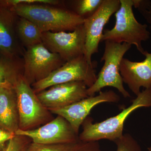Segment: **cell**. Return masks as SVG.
<instances>
[{
	"mask_svg": "<svg viewBox=\"0 0 151 151\" xmlns=\"http://www.w3.org/2000/svg\"><path fill=\"white\" fill-rule=\"evenodd\" d=\"M60 3V1L56 0H4L0 1V6L10 9L19 4H43L55 6Z\"/></svg>",
	"mask_w": 151,
	"mask_h": 151,
	"instance_id": "cell-22",
	"label": "cell"
},
{
	"mask_svg": "<svg viewBox=\"0 0 151 151\" xmlns=\"http://www.w3.org/2000/svg\"><path fill=\"white\" fill-rule=\"evenodd\" d=\"M96 66L95 63L89 64L84 55L79 56L65 63L46 78L31 86L36 94L54 85L73 81L84 82L89 88L97 80Z\"/></svg>",
	"mask_w": 151,
	"mask_h": 151,
	"instance_id": "cell-6",
	"label": "cell"
},
{
	"mask_svg": "<svg viewBox=\"0 0 151 151\" xmlns=\"http://www.w3.org/2000/svg\"><path fill=\"white\" fill-rule=\"evenodd\" d=\"M120 8L115 13L116 24L111 29L104 30L101 42L108 40L116 43H127L136 46L144 54L142 42L150 38L147 25L142 24L135 18L133 11V0H120Z\"/></svg>",
	"mask_w": 151,
	"mask_h": 151,
	"instance_id": "cell-3",
	"label": "cell"
},
{
	"mask_svg": "<svg viewBox=\"0 0 151 151\" xmlns=\"http://www.w3.org/2000/svg\"><path fill=\"white\" fill-rule=\"evenodd\" d=\"M120 7V0H103L97 12L84 19L83 25L86 38L84 55L89 64L93 63L92 55L98 52L99 43L101 42L105 24Z\"/></svg>",
	"mask_w": 151,
	"mask_h": 151,
	"instance_id": "cell-9",
	"label": "cell"
},
{
	"mask_svg": "<svg viewBox=\"0 0 151 151\" xmlns=\"http://www.w3.org/2000/svg\"><path fill=\"white\" fill-rule=\"evenodd\" d=\"M145 58L141 62H134L123 58L120 66V73L123 82L136 95L143 87L151 88V53L145 51Z\"/></svg>",
	"mask_w": 151,
	"mask_h": 151,
	"instance_id": "cell-13",
	"label": "cell"
},
{
	"mask_svg": "<svg viewBox=\"0 0 151 151\" xmlns=\"http://www.w3.org/2000/svg\"><path fill=\"white\" fill-rule=\"evenodd\" d=\"M0 129L14 134L19 129L17 95L14 88L0 89Z\"/></svg>",
	"mask_w": 151,
	"mask_h": 151,
	"instance_id": "cell-15",
	"label": "cell"
},
{
	"mask_svg": "<svg viewBox=\"0 0 151 151\" xmlns=\"http://www.w3.org/2000/svg\"><path fill=\"white\" fill-rule=\"evenodd\" d=\"M85 38V29L82 24L70 32H42V43L66 62L84 55Z\"/></svg>",
	"mask_w": 151,
	"mask_h": 151,
	"instance_id": "cell-8",
	"label": "cell"
},
{
	"mask_svg": "<svg viewBox=\"0 0 151 151\" xmlns=\"http://www.w3.org/2000/svg\"><path fill=\"white\" fill-rule=\"evenodd\" d=\"M142 107H151V88L141 92L129 107L116 116L96 123H93L92 118L87 117L82 123L83 131L79 135V140L84 142L101 139L115 142L124 134L126 119L132 112Z\"/></svg>",
	"mask_w": 151,
	"mask_h": 151,
	"instance_id": "cell-2",
	"label": "cell"
},
{
	"mask_svg": "<svg viewBox=\"0 0 151 151\" xmlns=\"http://www.w3.org/2000/svg\"><path fill=\"white\" fill-rule=\"evenodd\" d=\"M30 139L25 136L15 135L9 141L4 151H26Z\"/></svg>",
	"mask_w": 151,
	"mask_h": 151,
	"instance_id": "cell-21",
	"label": "cell"
},
{
	"mask_svg": "<svg viewBox=\"0 0 151 151\" xmlns=\"http://www.w3.org/2000/svg\"><path fill=\"white\" fill-rule=\"evenodd\" d=\"M133 2L134 7L150 24L151 29V0H133Z\"/></svg>",
	"mask_w": 151,
	"mask_h": 151,
	"instance_id": "cell-23",
	"label": "cell"
},
{
	"mask_svg": "<svg viewBox=\"0 0 151 151\" xmlns=\"http://www.w3.org/2000/svg\"><path fill=\"white\" fill-rule=\"evenodd\" d=\"M17 35L24 48L42 43V33L34 23L28 19L19 17L16 25Z\"/></svg>",
	"mask_w": 151,
	"mask_h": 151,
	"instance_id": "cell-17",
	"label": "cell"
},
{
	"mask_svg": "<svg viewBox=\"0 0 151 151\" xmlns=\"http://www.w3.org/2000/svg\"><path fill=\"white\" fill-rule=\"evenodd\" d=\"M84 82L73 81L57 84L37 94L39 100L49 111L65 107L89 97Z\"/></svg>",
	"mask_w": 151,
	"mask_h": 151,
	"instance_id": "cell-12",
	"label": "cell"
},
{
	"mask_svg": "<svg viewBox=\"0 0 151 151\" xmlns=\"http://www.w3.org/2000/svg\"><path fill=\"white\" fill-rule=\"evenodd\" d=\"M10 9L18 16L32 22L42 32L73 31L84 22L71 10L50 5L19 4Z\"/></svg>",
	"mask_w": 151,
	"mask_h": 151,
	"instance_id": "cell-1",
	"label": "cell"
},
{
	"mask_svg": "<svg viewBox=\"0 0 151 151\" xmlns=\"http://www.w3.org/2000/svg\"><path fill=\"white\" fill-rule=\"evenodd\" d=\"M148 150L149 151H151V147H149L148 148Z\"/></svg>",
	"mask_w": 151,
	"mask_h": 151,
	"instance_id": "cell-26",
	"label": "cell"
},
{
	"mask_svg": "<svg viewBox=\"0 0 151 151\" xmlns=\"http://www.w3.org/2000/svg\"><path fill=\"white\" fill-rule=\"evenodd\" d=\"M15 135L27 137L32 142L38 144H65L79 140L78 134L76 133L70 124L59 116L42 127L34 129H19Z\"/></svg>",
	"mask_w": 151,
	"mask_h": 151,
	"instance_id": "cell-10",
	"label": "cell"
},
{
	"mask_svg": "<svg viewBox=\"0 0 151 151\" xmlns=\"http://www.w3.org/2000/svg\"><path fill=\"white\" fill-rule=\"evenodd\" d=\"M75 151H102L98 141L85 142L82 147Z\"/></svg>",
	"mask_w": 151,
	"mask_h": 151,
	"instance_id": "cell-25",
	"label": "cell"
},
{
	"mask_svg": "<svg viewBox=\"0 0 151 151\" xmlns=\"http://www.w3.org/2000/svg\"><path fill=\"white\" fill-rule=\"evenodd\" d=\"M132 45L127 43H119L111 41H105V47L100 61L104 65L97 76L95 83L87 88L89 97L94 96L95 93L107 86L116 88L125 98L131 97L129 93L124 88L120 73V66L125 53Z\"/></svg>",
	"mask_w": 151,
	"mask_h": 151,
	"instance_id": "cell-4",
	"label": "cell"
},
{
	"mask_svg": "<svg viewBox=\"0 0 151 151\" xmlns=\"http://www.w3.org/2000/svg\"><path fill=\"white\" fill-rule=\"evenodd\" d=\"M14 134L10 133L0 129V151H4L6 145V143L13 138Z\"/></svg>",
	"mask_w": 151,
	"mask_h": 151,
	"instance_id": "cell-24",
	"label": "cell"
},
{
	"mask_svg": "<svg viewBox=\"0 0 151 151\" xmlns=\"http://www.w3.org/2000/svg\"><path fill=\"white\" fill-rule=\"evenodd\" d=\"M19 116V129H35L52 120L51 112L39 100L31 85L21 76L15 85Z\"/></svg>",
	"mask_w": 151,
	"mask_h": 151,
	"instance_id": "cell-5",
	"label": "cell"
},
{
	"mask_svg": "<svg viewBox=\"0 0 151 151\" xmlns=\"http://www.w3.org/2000/svg\"><path fill=\"white\" fill-rule=\"evenodd\" d=\"M23 69V58H11L0 54V89L14 88Z\"/></svg>",
	"mask_w": 151,
	"mask_h": 151,
	"instance_id": "cell-16",
	"label": "cell"
},
{
	"mask_svg": "<svg viewBox=\"0 0 151 151\" xmlns=\"http://www.w3.org/2000/svg\"><path fill=\"white\" fill-rule=\"evenodd\" d=\"M114 142L117 146L116 151H142L138 142L129 134H124Z\"/></svg>",
	"mask_w": 151,
	"mask_h": 151,
	"instance_id": "cell-20",
	"label": "cell"
},
{
	"mask_svg": "<svg viewBox=\"0 0 151 151\" xmlns=\"http://www.w3.org/2000/svg\"><path fill=\"white\" fill-rule=\"evenodd\" d=\"M0 6V54L11 58L23 56L25 49L19 40L16 31V14Z\"/></svg>",
	"mask_w": 151,
	"mask_h": 151,
	"instance_id": "cell-14",
	"label": "cell"
},
{
	"mask_svg": "<svg viewBox=\"0 0 151 151\" xmlns=\"http://www.w3.org/2000/svg\"><path fill=\"white\" fill-rule=\"evenodd\" d=\"M84 142L78 140L75 142L58 144H42L32 142L26 151H75L84 145Z\"/></svg>",
	"mask_w": 151,
	"mask_h": 151,
	"instance_id": "cell-18",
	"label": "cell"
},
{
	"mask_svg": "<svg viewBox=\"0 0 151 151\" xmlns=\"http://www.w3.org/2000/svg\"><path fill=\"white\" fill-rule=\"evenodd\" d=\"M120 100L118 94L112 90L100 92L97 96H90L62 108L51 109L49 111L61 116L71 125L76 134L92 108L100 103H116Z\"/></svg>",
	"mask_w": 151,
	"mask_h": 151,
	"instance_id": "cell-11",
	"label": "cell"
},
{
	"mask_svg": "<svg viewBox=\"0 0 151 151\" xmlns=\"http://www.w3.org/2000/svg\"><path fill=\"white\" fill-rule=\"evenodd\" d=\"M103 0H79L75 1L74 12L85 19L93 14L99 9Z\"/></svg>",
	"mask_w": 151,
	"mask_h": 151,
	"instance_id": "cell-19",
	"label": "cell"
},
{
	"mask_svg": "<svg viewBox=\"0 0 151 151\" xmlns=\"http://www.w3.org/2000/svg\"><path fill=\"white\" fill-rule=\"evenodd\" d=\"M23 76L32 85L48 76L65 61L40 43L25 50Z\"/></svg>",
	"mask_w": 151,
	"mask_h": 151,
	"instance_id": "cell-7",
	"label": "cell"
}]
</instances>
